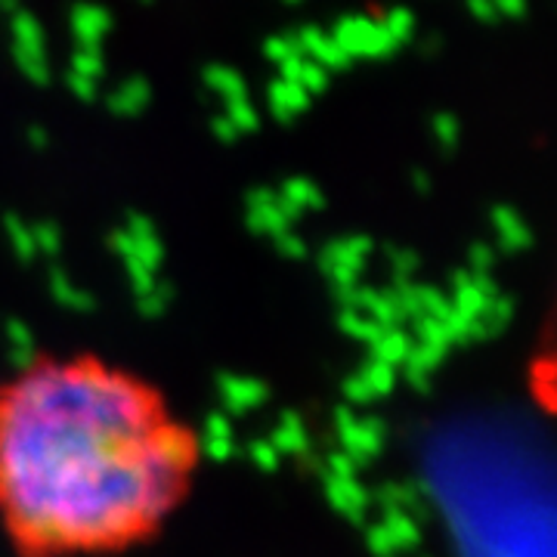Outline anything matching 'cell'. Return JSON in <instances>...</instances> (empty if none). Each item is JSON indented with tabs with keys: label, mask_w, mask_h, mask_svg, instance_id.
<instances>
[{
	"label": "cell",
	"mask_w": 557,
	"mask_h": 557,
	"mask_svg": "<svg viewBox=\"0 0 557 557\" xmlns=\"http://www.w3.org/2000/svg\"><path fill=\"white\" fill-rule=\"evenodd\" d=\"M341 50L354 60V57H372V60H384L397 50V44L384 32V25L375 22L372 16H341L338 25L329 32Z\"/></svg>",
	"instance_id": "2"
},
{
	"label": "cell",
	"mask_w": 557,
	"mask_h": 557,
	"mask_svg": "<svg viewBox=\"0 0 557 557\" xmlns=\"http://www.w3.org/2000/svg\"><path fill=\"white\" fill-rule=\"evenodd\" d=\"M270 97H273V106H276L282 115L285 112H298L310 100V94L300 84H295V81H278V84H273Z\"/></svg>",
	"instance_id": "6"
},
{
	"label": "cell",
	"mask_w": 557,
	"mask_h": 557,
	"mask_svg": "<svg viewBox=\"0 0 557 557\" xmlns=\"http://www.w3.org/2000/svg\"><path fill=\"white\" fill-rule=\"evenodd\" d=\"M493 3H496L498 20H502V16H508V20H523L527 10H530L527 0H493Z\"/></svg>",
	"instance_id": "13"
},
{
	"label": "cell",
	"mask_w": 557,
	"mask_h": 557,
	"mask_svg": "<svg viewBox=\"0 0 557 557\" xmlns=\"http://www.w3.org/2000/svg\"><path fill=\"white\" fill-rule=\"evenodd\" d=\"M199 434L152 381L94 354L0 381V530L20 557L146 545L193 493Z\"/></svg>",
	"instance_id": "1"
},
{
	"label": "cell",
	"mask_w": 557,
	"mask_h": 557,
	"mask_svg": "<svg viewBox=\"0 0 557 557\" xmlns=\"http://www.w3.org/2000/svg\"><path fill=\"white\" fill-rule=\"evenodd\" d=\"M143 3H149V0H143Z\"/></svg>",
	"instance_id": "17"
},
{
	"label": "cell",
	"mask_w": 557,
	"mask_h": 557,
	"mask_svg": "<svg viewBox=\"0 0 557 557\" xmlns=\"http://www.w3.org/2000/svg\"><path fill=\"white\" fill-rule=\"evenodd\" d=\"M288 3H298V0H288Z\"/></svg>",
	"instance_id": "16"
},
{
	"label": "cell",
	"mask_w": 557,
	"mask_h": 557,
	"mask_svg": "<svg viewBox=\"0 0 557 557\" xmlns=\"http://www.w3.org/2000/svg\"><path fill=\"white\" fill-rule=\"evenodd\" d=\"M263 53L276 62V65L278 62L292 60V57H300L298 44H295V35H273V38H267V44H263Z\"/></svg>",
	"instance_id": "8"
},
{
	"label": "cell",
	"mask_w": 557,
	"mask_h": 557,
	"mask_svg": "<svg viewBox=\"0 0 557 557\" xmlns=\"http://www.w3.org/2000/svg\"><path fill=\"white\" fill-rule=\"evenodd\" d=\"M146 97H149V90H146V84H143V81H127V84L121 87L119 97H115V106H121V102H127V106H139Z\"/></svg>",
	"instance_id": "11"
},
{
	"label": "cell",
	"mask_w": 557,
	"mask_h": 557,
	"mask_svg": "<svg viewBox=\"0 0 557 557\" xmlns=\"http://www.w3.org/2000/svg\"><path fill=\"white\" fill-rule=\"evenodd\" d=\"M298 84L310 94V90H322L325 87V69L322 65H317V62H304V69H300V78Z\"/></svg>",
	"instance_id": "10"
},
{
	"label": "cell",
	"mask_w": 557,
	"mask_h": 557,
	"mask_svg": "<svg viewBox=\"0 0 557 557\" xmlns=\"http://www.w3.org/2000/svg\"><path fill=\"white\" fill-rule=\"evenodd\" d=\"M72 35L78 40V50H100L102 38L112 32V13L102 3H75L69 13Z\"/></svg>",
	"instance_id": "3"
},
{
	"label": "cell",
	"mask_w": 557,
	"mask_h": 557,
	"mask_svg": "<svg viewBox=\"0 0 557 557\" xmlns=\"http://www.w3.org/2000/svg\"><path fill=\"white\" fill-rule=\"evenodd\" d=\"M465 3H468V13L478 22H486V25L498 22L496 3H493V0H465Z\"/></svg>",
	"instance_id": "12"
},
{
	"label": "cell",
	"mask_w": 557,
	"mask_h": 557,
	"mask_svg": "<svg viewBox=\"0 0 557 557\" xmlns=\"http://www.w3.org/2000/svg\"><path fill=\"white\" fill-rule=\"evenodd\" d=\"M72 87L78 90L81 97H94V81L81 78V75H72Z\"/></svg>",
	"instance_id": "14"
},
{
	"label": "cell",
	"mask_w": 557,
	"mask_h": 557,
	"mask_svg": "<svg viewBox=\"0 0 557 557\" xmlns=\"http://www.w3.org/2000/svg\"><path fill=\"white\" fill-rule=\"evenodd\" d=\"M381 25H384V32L399 47V44L412 40V35H416V13L409 7H394V10H387V16H384Z\"/></svg>",
	"instance_id": "5"
},
{
	"label": "cell",
	"mask_w": 557,
	"mask_h": 557,
	"mask_svg": "<svg viewBox=\"0 0 557 557\" xmlns=\"http://www.w3.org/2000/svg\"><path fill=\"white\" fill-rule=\"evenodd\" d=\"M72 75H81V78H97L102 75V57L100 50H78L75 53V60H72Z\"/></svg>",
	"instance_id": "9"
},
{
	"label": "cell",
	"mask_w": 557,
	"mask_h": 557,
	"mask_svg": "<svg viewBox=\"0 0 557 557\" xmlns=\"http://www.w3.org/2000/svg\"><path fill=\"white\" fill-rule=\"evenodd\" d=\"M10 28H13V47H16V50H25V53H44V25H40L35 13L16 10V13L10 16Z\"/></svg>",
	"instance_id": "4"
},
{
	"label": "cell",
	"mask_w": 557,
	"mask_h": 557,
	"mask_svg": "<svg viewBox=\"0 0 557 557\" xmlns=\"http://www.w3.org/2000/svg\"><path fill=\"white\" fill-rule=\"evenodd\" d=\"M16 10H22V0H0V13H16Z\"/></svg>",
	"instance_id": "15"
},
{
	"label": "cell",
	"mask_w": 557,
	"mask_h": 557,
	"mask_svg": "<svg viewBox=\"0 0 557 557\" xmlns=\"http://www.w3.org/2000/svg\"><path fill=\"white\" fill-rule=\"evenodd\" d=\"M205 78H208V84L214 87V90H220L223 97H245V81H242V75H236L233 69H226V65H211L208 72H205Z\"/></svg>",
	"instance_id": "7"
}]
</instances>
